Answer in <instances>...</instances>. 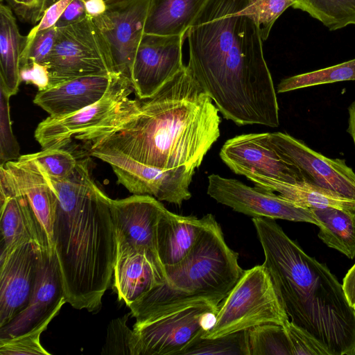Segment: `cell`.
Segmentation results:
<instances>
[{"label": "cell", "mask_w": 355, "mask_h": 355, "mask_svg": "<svg viewBox=\"0 0 355 355\" xmlns=\"http://www.w3.org/2000/svg\"><path fill=\"white\" fill-rule=\"evenodd\" d=\"M250 0H207L187 32V65L226 119L279 125L276 92Z\"/></svg>", "instance_id": "obj_1"}, {"label": "cell", "mask_w": 355, "mask_h": 355, "mask_svg": "<svg viewBox=\"0 0 355 355\" xmlns=\"http://www.w3.org/2000/svg\"><path fill=\"white\" fill-rule=\"evenodd\" d=\"M136 109L119 126L83 141L116 150L162 169H196L220 137L219 110L187 65L159 90L136 98Z\"/></svg>", "instance_id": "obj_2"}, {"label": "cell", "mask_w": 355, "mask_h": 355, "mask_svg": "<svg viewBox=\"0 0 355 355\" xmlns=\"http://www.w3.org/2000/svg\"><path fill=\"white\" fill-rule=\"evenodd\" d=\"M89 161L81 156L68 178H51L58 197L52 248L66 302L94 313L111 284L117 243L110 198L93 180Z\"/></svg>", "instance_id": "obj_3"}, {"label": "cell", "mask_w": 355, "mask_h": 355, "mask_svg": "<svg viewBox=\"0 0 355 355\" xmlns=\"http://www.w3.org/2000/svg\"><path fill=\"white\" fill-rule=\"evenodd\" d=\"M268 272L291 321L329 355H355V308L327 266L308 255L273 219L252 218Z\"/></svg>", "instance_id": "obj_4"}, {"label": "cell", "mask_w": 355, "mask_h": 355, "mask_svg": "<svg viewBox=\"0 0 355 355\" xmlns=\"http://www.w3.org/2000/svg\"><path fill=\"white\" fill-rule=\"evenodd\" d=\"M164 270L163 282L129 306L136 322L191 305L219 306L243 272L238 253L227 245L220 225L210 214L191 252Z\"/></svg>", "instance_id": "obj_5"}, {"label": "cell", "mask_w": 355, "mask_h": 355, "mask_svg": "<svg viewBox=\"0 0 355 355\" xmlns=\"http://www.w3.org/2000/svg\"><path fill=\"white\" fill-rule=\"evenodd\" d=\"M289 320L263 265L243 270L219 305L213 327L202 336L214 338L263 324L283 326Z\"/></svg>", "instance_id": "obj_6"}, {"label": "cell", "mask_w": 355, "mask_h": 355, "mask_svg": "<svg viewBox=\"0 0 355 355\" xmlns=\"http://www.w3.org/2000/svg\"><path fill=\"white\" fill-rule=\"evenodd\" d=\"M218 308L199 304L136 322L131 355H182L213 327Z\"/></svg>", "instance_id": "obj_7"}, {"label": "cell", "mask_w": 355, "mask_h": 355, "mask_svg": "<svg viewBox=\"0 0 355 355\" xmlns=\"http://www.w3.org/2000/svg\"><path fill=\"white\" fill-rule=\"evenodd\" d=\"M46 66L49 87L80 77L114 73L107 44L89 16L78 23L57 28Z\"/></svg>", "instance_id": "obj_8"}, {"label": "cell", "mask_w": 355, "mask_h": 355, "mask_svg": "<svg viewBox=\"0 0 355 355\" xmlns=\"http://www.w3.org/2000/svg\"><path fill=\"white\" fill-rule=\"evenodd\" d=\"M89 155L109 164L118 183L135 195H149L159 201L181 205L191 193L189 187L194 169L180 166L162 169L140 163L124 154L105 147L88 150Z\"/></svg>", "instance_id": "obj_9"}, {"label": "cell", "mask_w": 355, "mask_h": 355, "mask_svg": "<svg viewBox=\"0 0 355 355\" xmlns=\"http://www.w3.org/2000/svg\"><path fill=\"white\" fill-rule=\"evenodd\" d=\"M131 79L114 73L104 96L98 102L76 112L60 116H49L42 121L35 131V138L42 150L64 148L72 139L94 128L130 107L133 99Z\"/></svg>", "instance_id": "obj_10"}, {"label": "cell", "mask_w": 355, "mask_h": 355, "mask_svg": "<svg viewBox=\"0 0 355 355\" xmlns=\"http://www.w3.org/2000/svg\"><path fill=\"white\" fill-rule=\"evenodd\" d=\"M207 194L218 202L252 218L305 222L318 227L320 225L310 209L298 206L274 192L247 186L236 179L210 175Z\"/></svg>", "instance_id": "obj_11"}, {"label": "cell", "mask_w": 355, "mask_h": 355, "mask_svg": "<svg viewBox=\"0 0 355 355\" xmlns=\"http://www.w3.org/2000/svg\"><path fill=\"white\" fill-rule=\"evenodd\" d=\"M272 147L302 176L304 181L355 201V173L343 159H331L286 133H269Z\"/></svg>", "instance_id": "obj_12"}, {"label": "cell", "mask_w": 355, "mask_h": 355, "mask_svg": "<svg viewBox=\"0 0 355 355\" xmlns=\"http://www.w3.org/2000/svg\"><path fill=\"white\" fill-rule=\"evenodd\" d=\"M150 1L134 0L107 6L105 13L92 17L107 44L114 73L130 78Z\"/></svg>", "instance_id": "obj_13"}, {"label": "cell", "mask_w": 355, "mask_h": 355, "mask_svg": "<svg viewBox=\"0 0 355 355\" xmlns=\"http://www.w3.org/2000/svg\"><path fill=\"white\" fill-rule=\"evenodd\" d=\"M269 133L236 136L223 145L220 157L235 173L258 175L288 183L304 181L300 173L272 147Z\"/></svg>", "instance_id": "obj_14"}, {"label": "cell", "mask_w": 355, "mask_h": 355, "mask_svg": "<svg viewBox=\"0 0 355 355\" xmlns=\"http://www.w3.org/2000/svg\"><path fill=\"white\" fill-rule=\"evenodd\" d=\"M185 38L187 34H144L130 76L137 98L152 96L183 67L182 45Z\"/></svg>", "instance_id": "obj_15"}, {"label": "cell", "mask_w": 355, "mask_h": 355, "mask_svg": "<svg viewBox=\"0 0 355 355\" xmlns=\"http://www.w3.org/2000/svg\"><path fill=\"white\" fill-rule=\"evenodd\" d=\"M46 251L51 252L28 242L0 260V327L27 306Z\"/></svg>", "instance_id": "obj_16"}, {"label": "cell", "mask_w": 355, "mask_h": 355, "mask_svg": "<svg viewBox=\"0 0 355 355\" xmlns=\"http://www.w3.org/2000/svg\"><path fill=\"white\" fill-rule=\"evenodd\" d=\"M0 260L19 245L32 242L51 250L48 236L25 195L16 187L10 173L0 166Z\"/></svg>", "instance_id": "obj_17"}, {"label": "cell", "mask_w": 355, "mask_h": 355, "mask_svg": "<svg viewBox=\"0 0 355 355\" xmlns=\"http://www.w3.org/2000/svg\"><path fill=\"white\" fill-rule=\"evenodd\" d=\"M110 204L116 241L148 254L162 266L157 251V227L165 207L149 195L110 198Z\"/></svg>", "instance_id": "obj_18"}, {"label": "cell", "mask_w": 355, "mask_h": 355, "mask_svg": "<svg viewBox=\"0 0 355 355\" xmlns=\"http://www.w3.org/2000/svg\"><path fill=\"white\" fill-rule=\"evenodd\" d=\"M66 302L56 257L46 251L27 306L10 322L0 327V339L12 338L30 331L60 310Z\"/></svg>", "instance_id": "obj_19"}, {"label": "cell", "mask_w": 355, "mask_h": 355, "mask_svg": "<svg viewBox=\"0 0 355 355\" xmlns=\"http://www.w3.org/2000/svg\"><path fill=\"white\" fill-rule=\"evenodd\" d=\"M18 190L28 198L48 236L51 248L58 197L52 180L32 154L4 164Z\"/></svg>", "instance_id": "obj_20"}, {"label": "cell", "mask_w": 355, "mask_h": 355, "mask_svg": "<svg viewBox=\"0 0 355 355\" xmlns=\"http://www.w3.org/2000/svg\"><path fill=\"white\" fill-rule=\"evenodd\" d=\"M117 252L114 268V287L119 300L129 306L162 284L164 267L148 254L129 244L116 241Z\"/></svg>", "instance_id": "obj_21"}, {"label": "cell", "mask_w": 355, "mask_h": 355, "mask_svg": "<svg viewBox=\"0 0 355 355\" xmlns=\"http://www.w3.org/2000/svg\"><path fill=\"white\" fill-rule=\"evenodd\" d=\"M112 75L80 77L62 83L39 91L33 103L52 116L76 112L104 96Z\"/></svg>", "instance_id": "obj_22"}, {"label": "cell", "mask_w": 355, "mask_h": 355, "mask_svg": "<svg viewBox=\"0 0 355 355\" xmlns=\"http://www.w3.org/2000/svg\"><path fill=\"white\" fill-rule=\"evenodd\" d=\"M208 216L198 218L164 209L157 227V251L164 268L180 263L187 257L205 227Z\"/></svg>", "instance_id": "obj_23"}, {"label": "cell", "mask_w": 355, "mask_h": 355, "mask_svg": "<svg viewBox=\"0 0 355 355\" xmlns=\"http://www.w3.org/2000/svg\"><path fill=\"white\" fill-rule=\"evenodd\" d=\"M207 0H151L144 33L181 35L187 32Z\"/></svg>", "instance_id": "obj_24"}, {"label": "cell", "mask_w": 355, "mask_h": 355, "mask_svg": "<svg viewBox=\"0 0 355 355\" xmlns=\"http://www.w3.org/2000/svg\"><path fill=\"white\" fill-rule=\"evenodd\" d=\"M259 189L277 192L294 204L305 208L333 207L355 210V201L306 181L288 183L258 175L247 177Z\"/></svg>", "instance_id": "obj_25"}, {"label": "cell", "mask_w": 355, "mask_h": 355, "mask_svg": "<svg viewBox=\"0 0 355 355\" xmlns=\"http://www.w3.org/2000/svg\"><path fill=\"white\" fill-rule=\"evenodd\" d=\"M11 8L0 5V85L12 96L16 94L21 83V55L26 44Z\"/></svg>", "instance_id": "obj_26"}, {"label": "cell", "mask_w": 355, "mask_h": 355, "mask_svg": "<svg viewBox=\"0 0 355 355\" xmlns=\"http://www.w3.org/2000/svg\"><path fill=\"white\" fill-rule=\"evenodd\" d=\"M320 222L318 237L349 259L355 257V210L333 207L310 209Z\"/></svg>", "instance_id": "obj_27"}, {"label": "cell", "mask_w": 355, "mask_h": 355, "mask_svg": "<svg viewBox=\"0 0 355 355\" xmlns=\"http://www.w3.org/2000/svg\"><path fill=\"white\" fill-rule=\"evenodd\" d=\"M293 8L307 12L330 31L355 25V0H297Z\"/></svg>", "instance_id": "obj_28"}, {"label": "cell", "mask_w": 355, "mask_h": 355, "mask_svg": "<svg viewBox=\"0 0 355 355\" xmlns=\"http://www.w3.org/2000/svg\"><path fill=\"white\" fill-rule=\"evenodd\" d=\"M348 80H355V58L334 66L284 78L278 84L277 89L278 93H284Z\"/></svg>", "instance_id": "obj_29"}, {"label": "cell", "mask_w": 355, "mask_h": 355, "mask_svg": "<svg viewBox=\"0 0 355 355\" xmlns=\"http://www.w3.org/2000/svg\"><path fill=\"white\" fill-rule=\"evenodd\" d=\"M251 355L248 329L228 334L214 338H200L182 355Z\"/></svg>", "instance_id": "obj_30"}, {"label": "cell", "mask_w": 355, "mask_h": 355, "mask_svg": "<svg viewBox=\"0 0 355 355\" xmlns=\"http://www.w3.org/2000/svg\"><path fill=\"white\" fill-rule=\"evenodd\" d=\"M251 355H291L289 343L282 325L263 324L248 329Z\"/></svg>", "instance_id": "obj_31"}, {"label": "cell", "mask_w": 355, "mask_h": 355, "mask_svg": "<svg viewBox=\"0 0 355 355\" xmlns=\"http://www.w3.org/2000/svg\"><path fill=\"white\" fill-rule=\"evenodd\" d=\"M60 311H55L42 322L24 334L9 339H0V354H51L41 345L40 336Z\"/></svg>", "instance_id": "obj_32"}, {"label": "cell", "mask_w": 355, "mask_h": 355, "mask_svg": "<svg viewBox=\"0 0 355 355\" xmlns=\"http://www.w3.org/2000/svg\"><path fill=\"white\" fill-rule=\"evenodd\" d=\"M297 0H250L243 12L258 25L263 40H266L276 20Z\"/></svg>", "instance_id": "obj_33"}, {"label": "cell", "mask_w": 355, "mask_h": 355, "mask_svg": "<svg viewBox=\"0 0 355 355\" xmlns=\"http://www.w3.org/2000/svg\"><path fill=\"white\" fill-rule=\"evenodd\" d=\"M32 155L53 180L68 178L78 163L76 156L66 148H47Z\"/></svg>", "instance_id": "obj_34"}, {"label": "cell", "mask_w": 355, "mask_h": 355, "mask_svg": "<svg viewBox=\"0 0 355 355\" xmlns=\"http://www.w3.org/2000/svg\"><path fill=\"white\" fill-rule=\"evenodd\" d=\"M0 85V164L19 159V146L13 135L10 116V98Z\"/></svg>", "instance_id": "obj_35"}, {"label": "cell", "mask_w": 355, "mask_h": 355, "mask_svg": "<svg viewBox=\"0 0 355 355\" xmlns=\"http://www.w3.org/2000/svg\"><path fill=\"white\" fill-rule=\"evenodd\" d=\"M57 28H50L26 35V44L21 55L20 64L28 61L46 65L54 48Z\"/></svg>", "instance_id": "obj_36"}, {"label": "cell", "mask_w": 355, "mask_h": 355, "mask_svg": "<svg viewBox=\"0 0 355 355\" xmlns=\"http://www.w3.org/2000/svg\"><path fill=\"white\" fill-rule=\"evenodd\" d=\"M128 315L113 320L109 324L101 354L131 355L133 330L126 324Z\"/></svg>", "instance_id": "obj_37"}, {"label": "cell", "mask_w": 355, "mask_h": 355, "mask_svg": "<svg viewBox=\"0 0 355 355\" xmlns=\"http://www.w3.org/2000/svg\"><path fill=\"white\" fill-rule=\"evenodd\" d=\"M282 327L289 343L291 355H329L322 345L292 321L288 320Z\"/></svg>", "instance_id": "obj_38"}, {"label": "cell", "mask_w": 355, "mask_h": 355, "mask_svg": "<svg viewBox=\"0 0 355 355\" xmlns=\"http://www.w3.org/2000/svg\"><path fill=\"white\" fill-rule=\"evenodd\" d=\"M19 78L21 82L32 84L39 91L49 87V73L46 65L28 61L20 64Z\"/></svg>", "instance_id": "obj_39"}, {"label": "cell", "mask_w": 355, "mask_h": 355, "mask_svg": "<svg viewBox=\"0 0 355 355\" xmlns=\"http://www.w3.org/2000/svg\"><path fill=\"white\" fill-rule=\"evenodd\" d=\"M73 0H56L44 10L37 25L34 26L29 33L34 34L38 31L53 27L68 5Z\"/></svg>", "instance_id": "obj_40"}, {"label": "cell", "mask_w": 355, "mask_h": 355, "mask_svg": "<svg viewBox=\"0 0 355 355\" xmlns=\"http://www.w3.org/2000/svg\"><path fill=\"white\" fill-rule=\"evenodd\" d=\"M85 0H73L67 7L55 25V28H62L78 23L87 17Z\"/></svg>", "instance_id": "obj_41"}, {"label": "cell", "mask_w": 355, "mask_h": 355, "mask_svg": "<svg viewBox=\"0 0 355 355\" xmlns=\"http://www.w3.org/2000/svg\"><path fill=\"white\" fill-rule=\"evenodd\" d=\"M44 0H22L21 4L10 3L20 19L36 23L44 13Z\"/></svg>", "instance_id": "obj_42"}, {"label": "cell", "mask_w": 355, "mask_h": 355, "mask_svg": "<svg viewBox=\"0 0 355 355\" xmlns=\"http://www.w3.org/2000/svg\"><path fill=\"white\" fill-rule=\"evenodd\" d=\"M343 286L348 302L355 308V263L344 277Z\"/></svg>", "instance_id": "obj_43"}, {"label": "cell", "mask_w": 355, "mask_h": 355, "mask_svg": "<svg viewBox=\"0 0 355 355\" xmlns=\"http://www.w3.org/2000/svg\"><path fill=\"white\" fill-rule=\"evenodd\" d=\"M85 3L87 16L92 18L103 15L107 9L104 0H85Z\"/></svg>", "instance_id": "obj_44"}, {"label": "cell", "mask_w": 355, "mask_h": 355, "mask_svg": "<svg viewBox=\"0 0 355 355\" xmlns=\"http://www.w3.org/2000/svg\"><path fill=\"white\" fill-rule=\"evenodd\" d=\"M349 120L347 132L351 135L355 146V101L348 107Z\"/></svg>", "instance_id": "obj_45"}, {"label": "cell", "mask_w": 355, "mask_h": 355, "mask_svg": "<svg viewBox=\"0 0 355 355\" xmlns=\"http://www.w3.org/2000/svg\"><path fill=\"white\" fill-rule=\"evenodd\" d=\"M107 6H112L118 4H122L132 1L134 0H104Z\"/></svg>", "instance_id": "obj_46"}, {"label": "cell", "mask_w": 355, "mask_h": 355, "mask_svg": "<svg viewBox=\"0 0 355 355\" xmlns=\"http://www.w3.org/2000/svg\"><path fill=\"white\" fill-rule=\"evenodd\" d=\"M9 3H16V4H21L22 0H7Z\"/></svg>", "instance_id": "obj_47"}, {"label": "cell", "mask_w": 355, "mask_h": 355, "mask_svg": "<svg viewBox=\"0 0 355 355\" xmlns=\"http://www.w3.org/2000/svg\"><path fill=\"white\" fill-rule=\"evenodd\" d=\"M55 1H56V0H44V3H45L46 5H50V4H51L52 3H53Z\"/></svg>", "instance_id": "obj_48"}]
</instances>
